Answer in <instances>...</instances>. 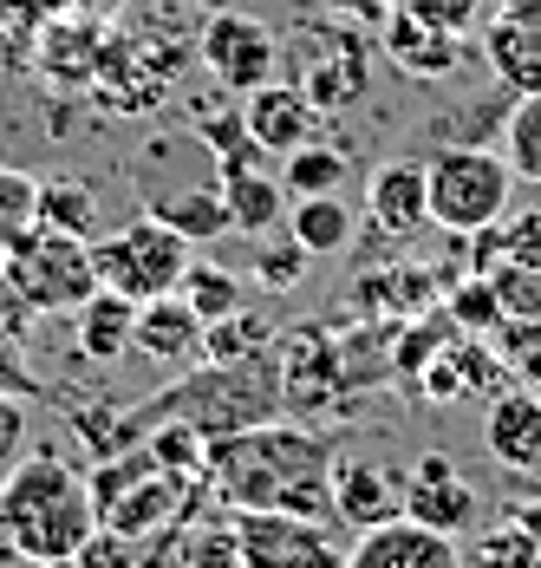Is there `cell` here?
I'll use <instances>...</instances> for the list:
<instances>
[{
	"label": "cell",
	"instance_id": "cell-1",
	"mask_svg": "<svg viewBox=\"0 0 541 568\" xmlns=\"http://www.w3.org/2000/svg\"><path fill=\"white\" fill-rule=\"evenodd\" d=\"M333 445L320 432L268 418L248 432H222L203 452V484L222 510H274V516H320L333 523Z\"/></svg>",
	"mask_w": 541,
	"mask_h": 568
},
{
	"label": "cell",
	"instance_id": "cell-2",
	"mask_svg": "<svg viewBox=\"0 0 541 568\" xmlns=\"http://www.w3.org/2000/svg\"><path fill=\"white\" fill-rule=\"evenodd\" d=\"M0 523L27 568H65L99 536V490L79 464L53 452H27L0 477Z\"/></svg>",
	"mask_w": 541,
	"mask_h": 568
},
{
	"label": "cell",
	"instance_id": "cell-3",
	"mask_svg": "<svg viewBox=\"0 0 541 568\" xmlns=\"http://www.w3.org/2000/svg\"><path fill=\"white\" fill-rule=\"evenodd\" d=\"M425 196H431V229L443 235H483L509 216L516 203V171L483 144H450L425 164Z\"/></svg>",
	"mask_w": 541,
	"mask_h": 568
},
{
	"label": "cell",
	"instance_id": "cell-4",
	"mask_svg": "<svg viewBox=\"0 0 541 568\" xmlns=\"http://www.w3.org/2000/svg\"><path fill=\"white\" fill-rule=\"evenodd\" d=\"M0 268L27 294L33 314H79L99 294V268H92V235H59V229H27L0 248Z\"/></svg>",
	"mask_w": 541,
	"mask_h": 568
},
{
	"label": "cell",
	"instance_id": "cell-5",
	"mask_svg": "<svg viewBox=\"0 0 541 568\" xmlns=\"http://www.w3.org/2000/svg\"><path fill=\"white\" fill-rule=\"evenodd\" d=\"M190 235H176L157 216H137V223L111 229V235H92V268H99V287L124 294V301H157V294H176L183 287V268H190Z\"/></svg>",
	"mask_w": 541,
	"mask_h": 568
},
{
	"label": "cell",
	"instance_id": "cell-6",
	"mask_svg": "<svg viewBox=\"0 0 541 568\" xmlns=\"http://www.w3.org/2000/svg\"><path fill=\"white\" fill-rule=\"evenodd\" d=\"M242 568H346L320 516H274V510H228Z\"/></svg>",
	"mask_w": 541,
	"mask_h": 568
},
{
	"label": "cell",
	"instance_id": "cell-7",
	"mask_svg": "<svg viewBox=\"0 0 541 568\" xmlns=\"http://www.w3.org/2000/svg\"><path fill=\"white\" fill-rule=\"evenodd\" d=\"M203 65H210V79L228 85V92H255V85H268L274 65H280V47H274V27L268 20H255V13H242V7H222L210 13V27H203Z\"/></svg>",
	"mask_w": 541,
	"mask_h": 568
},
{
	"label": "cell",
	"instance_id": "cell-8",
	"mask_svg": "<svg viewBox=\"0 0 541 568\" xmlns=\"http://www.w3.org/2000/svg\"><path fill=\"white\" fill-rule=\"evenodd\" d=\"M274 359H280V405L287 412H320V405H333V393H346V353L320 327L274 334Z\"/></svg>",
	"mask_w": 541,
	"mask_h": 568
},
{
	"label": "cell",
	"instance_id": "cell-9",
	"mask_svg": "<svg viewBox=\"0 0 541 568\" xmlns=\"http://www.w3.org/2000/svg\"><path fill=\"white\" fill-rule=\"evenodd\" d=\"M346 568H463L457 536H443L418 516H391L359 529V542L346 549Z\"/></svg>",
	"mask_w": 541,
	"mask_h": 568
},
{
	"label": "cell",
	"instance_id": "cell-10",
	"mask_svg": "<svg viewBox=\"0 0 541 568\" xmlns=\"http://www.w3.org/2000/svg\"><path fill=\"white\" fill-rule=\"evenodd\" d=\"M418 393L431 405H470V398H496L502 393V366H496V346L483 334H457L443 341L418 366Z\"/></svg>",
	"mask_w": 541,
	"mask_h": 568
},
{
	"label": "cell",
	"instance_id": "cell-11",
	"mask_svg": "<svg viewBox=\"0 0 541 568\" xmlns=\"http://www.w3.org/2000/svg\"><path fill=\"white\" fill-rule=\"evenodd\" d=\"M242 124H248V138L268 151V158H287V151H300V144H314L326 131V112L307 99V85H255L248 92V105H242Z\"/></svg>",
	"mask_w": 541,
	"mask_h": 568
},
{
	"label": "cell",
	"instance_id": "cell-12",
	"mask_svg": "<svg viewBox=\"0 0 541 568\" xmlns=\"http://www.w3.org/2000/svg\"><path fill=\"white\" fill-rule=\"evenodd\" d=\"M483 59L516 99L541 92V0L496 7V20H483Z\"/></svg>",
	"mask_w": 541,
	"mask_h": 568
},
{
	"label": "cell",
	"instance_id": "cell-13",
	"mask_svg": "<svg viewBox=\"0 0 541 568\" xmlns=\"http://www.w3.org/2000/svg\"><path fill=\"white\" fill-rule=\"evenodd\" d=\"M333 516L346 529H372L405 516V477L372 457H333Z\"/></svg>",
	"mask_w": 541,
	"mask_h": 568
},
{
	"label": "cell",
	"instance_id": "cell-14",
	"mask_svg": "<svg viewBox=\"0 0 541 568\" xmlns=\"http://www.w3.org/2000/svg\"><path fill=\"white\" fill-rule=\"evenodd\" d=\"M483 445L502 470H522L535 477L541 470V393L535 386H502L489 398V418H483Z\"/></svg>",
	"mask_w": 541,
	"mask_h": 568
},
{
	"label": "cell",
	"instance_id": "cell-15",
	"mask_svg": "<svg viewBox=\"0 0 541 568\" xmlns=\"http://www.w3.org/2000/svg\"><path fill=\"white\" fill-rule=\"evenodd\" d=\"M405 516L431 523V529H443V536H463V529L477 523V490L457 477L450 457L425 452L418 457V470L405 477Z\"/></svg>",
	"mask_w": 541,
	"mask_h": 568
},
{
	"label": "cell",
	"instance_id": "cell-16",
	"mask_svg": "<svg viewBox=\"0 0 541 568\" xmlns=\"http://www.w3.org/2000/svg\"><path fill=\"white\" fill-rule=\"evenodd\" d=\"M131 353H144L157 366H196L203 359V314L183 294L144 301L137 307V327H131Z\"/></svg>",
	"mask_w": 541,
	"mask_h": 568
},
{
	"label": "cell",
	"instance_id": "cell-17",
	"mask_svg": "<svg viewBox=\"0 0 541 568\" xmlns=\"http://www.w3.org/2000/svg\"><path fill=\"white\" fill-rule=\"evenodd\" d=\"M366 216L379 235L411 242L418 229H431V196H425V164H379L366 183Z\"/></svg>",
	"mask_w": 541,
	"mask_h": 568
},
{
	"label": "cell",
	"instance_id": "cell-18",
	"mask_svg": "<svg viewBox=\"0 0 541 568\" xmlns=\"http://www.w3.org/2000/svg\"><path fill=\"white\" fill-rule=\"evenodd\" d=\"M287 235H294L314 262H320V255H346L353 235H359V216H353L346 196H294V210H287Z\"/></svg>",
	"mask_w": 541,
	"mask_h": 568
},
{
	"label": "cell",
	"instance_id": "cell-19",
	"mask_svg": "<svg viewBox=\"0 0 541 568\" xmlns=\"http://www.w3.org/2000/svg\"><path fill=\"white\" fill-rule=\"evenodd\" d=\"M222 183V203H228V223L235 235H268L280 216H287V183L268 171H228L216 176Z\"/></svg>",
	"mask_w": 541,
	"mask_h": 568
},
{
	"label": "cell",
	"instance_id": "cell-20",
	"mask_svg": "<svg viewBox=\"0 0 541 568\" xmlns=\"http://www.w3.org/2000/svg\"><path fill=\"white\" fill-rule=\"evenodd\" d=\"M131 327H137V301H124V294L99 287V294L79 307V353L99 359V366H111V359L131 353Z\"/></svg>",
	"mask_w": 541,
	"mask_h": 568
},
{
	"label": "cell",
	"instance_id": "cell-21",
	"mask_svg": "<svg viewBox=\"0 0 541 568\" xmlns=\"http://www.w3.org/2000/svg\"><path fill=\"white\" fill-rule=\"evenodd\" d=\"M307 99L320 112H339V105H359L366 99V47L353 33H339V47L307 65Z\"/></svg>",
	"mask_w": 541,
	"mask_h": 568
},
{
	"label": "cell",
	"instance_id": "cell-22",
	"mask_svg": "<svg viewBox=\"0 0 541 568\" xmlns=\"http://www.w3.org/2000/svg\"><path fill=\"white\" fill-rule=\"evenodd\" d=\"M151 216H157V223H170L176 235H190V242H216V235H235V223H228V203H222V183L163 190L157 203H151Z\"/></svg>",
	"mask_w": 541,
	"mask_h": 568
},
{
	"label": "cell",
	"instance_id": "cell-23",
	"mask_svg": "<svg viewBox=\"0 0 541 568\" xmlns=\"http://www.w3.org/2000/svg\"><path fill=\"white\" fill-rule=\"evenodd\" d=\"M176 294L203 314V327H216V321H228V314H242V307H248V287H242V275H228V268H216V262H190Z\"/></svg>",
	"mask_w": 541,
	"mask_h": 568
},
{
	"label": "cell",
	"instance_id": "cell-24",
	"mask_svg": "<svg viewBox=\"0 0 541 568\" xmlns=\"http://www.w3.org/2000/svg\"><path fill=\"white\" fill-rule=\"evenodd\" d=\"M280 183H287V196H339V183H346V151L314 138V144H300V151L280 158Z\"/></svg>",
	"mask_w": 541,
	"mask_h": 568
},
{
	"label": "cell",
	"instance_id": "cell-25",
	"mask_svg": "<svg viewBox=\"0 0 541 568\" xmlns=\"http://www.w3.org/2000/svg\"><path fill=\"white\" fill-rule=\"evenodd\" d=\"M502 158H509V171L522 183L541 190V92H522L509 105V118H502Z\"/></svg>",
	"mask_w": 541,
	"mask_h": 568
},
{
	"label": "cell",
	"instance_id": "cell-26",
	"mask_svg": "<svg viewBox=\"0 0 541 568\" xmlns=\"http://www.w3.org/2000/svg\"><path fill=\"white\" fill-rule=\"evenodd\" d=\"M99 223V203L79 176H47L40 183V229H59V235H92Z\"/></svg>",
	"mask_w": 541,
	"mask_h": 568
},
{
	"label": "cell",
	"instance_id": "cell-27",
	"mask_svg": "<svg viewBox=\"0 0 541 568\" xmlns=\"http://www.w3.org/2000/svg\"><path fill=\"white\" fill-rule=\"evenodd\" d=\"M443 314H450V327L457 334H496L509 314H502V294L489 275H463V282H450V301H443Z\"/></svg>",
	"mask_w": 541,
	"mask_h": 568
},
{
	"label": "cell",
	"instance_id": "cell-28",
	"mask_svg": "<svg viewBox=\"0 0 541 568\" xmlns=\"http://www.w3.org/2000/svg\"><path fill=\"white\" fill-rule=\"evenodd\" d=\"M274 346V327L262 314H228L216 327H203V359H248V353H268Z\"/></svg>",
	"mask_w": 541,
	"mask_h": 568
},
{
	"label": "cell",
	"instance_id": "cell-29",
	"mask_svg": "<svg viewBox=\"0 0 541 568\" xmlns=\"http://www.w3.org/2000/svg\"><path fill=\"white\" fill-rule=\"evenodd\" d=\"M470 556H477V568H529V562L541 556V536H529L516 516H502L483 542L470 549Z\"/></svg>",
	"mask_w": 541,
	"mask_h": 568
},
{
	"label": "cell",
	"instance_id": "cell-30",
	"mask_svg": "<svg viewBox=\"0 0 541 568\" xmlns=\"http://www.w3.org/2000/svg\"><path fill=\"white\" fill-rule=\"evenodd\" d=\"M40 223V176L0 171V248Z\"/></svg>",
	"mask_w": 541,
	"mask_h": 568
},
{
	"label": "cell",
	"instance_id": "cell-31",
	"mask_svg": "<svg viewBox=\"0 0 541 568\" xmlns=\"http://www.w3.org/2000/svg\"><path fill=\"white\" fill-rule=\"evenodd\" d=\"M411 20H425L431 33H450V40H463V33H477L489 13V0H398Z\"/></svg>",
	"mask_w": 541,
	"mask_h": 568
},
{
	"label": "cell",
	"instance_id": "cell-32",
	"mask_svg": "<svg viewBox=\"0 0 541 568\" xmlns=\"http://www.w3.org/2000/svg\"><path fill=\"white\" fill-rule=\"evenodd\" d=\"M307 262H314V255H307V248L287 235V242H274V248H262V255H255V275H262L268 287H300Z\"/></svg>",
	"mask_w": 541,
	"mask_h": 568
},
{
	"label": "cell",
	"instance_id": "cell-33",
	"mask_svg": "<svg viewBox=\"0 0 541 568\" xmlns=\"http://www.w3.org/2000/svg\"><path fill=\"white\" fill-rule=\"evenodd\" d=\"M65 568H137V542L99 523V536H92V542H85V549H79Z\"/></svg>",
	"mask_w": 541,
	"mask_h": 568
},
{
	"label": "cell",
	"instance_id": "cell-34",
	"mask_svg": "<svg viewBox=\"0 0 541 568\" xmlns=\"http://www.w3.org/2000/svg\"><path fill=\"white\" fill-rule=\"evenodd\" d=\"M190 568H242V549H235V529H196L190 549H183Z\"/></svg>",
	"mask_w": 541,
	"mask_h": 568
},
{
	"label": "cell",
	"instance_id": "cell-35",
	"mask_svg": "<svg viewBox=\"0 0 541 568\" xmlns=\"http://www.w3.org/2000/svg\"><path fill=\"white\" fill-rule=\"evenodd\" d=\"M27 457V398L0 393V470Z\"/></svg>",
	"mask_w": 541,
	"mask_h": 568
},
{
	"label": "cell",
	"instance_id": "cell-36",
	"mask_svg": "<svg viewBox=\"0 0 541 568\" xmlns=\"http://www.w3.org/2000/svg\"><path fill=\"white\" fill-rule=\"evenodd\" d=\"M27 327H33V307H27V294L13 287V275L0 268V334H7V341H27Z\"/></svg>",
	"mask_w": 541,
	"mask_h": 568
},
{
	"label": "cell",
	"instance_id": "cell-37",
	"mask_svg": "<svg viewBox=\"0 0 541 568\" xmlns=\"http://www.w3.org/2000/svg\"><path fill=\"white\" fill-rule=\"evenodd\" d=\"M0 393H13V398L40 393V379H33L27 359H20V341H7V334H0Z\"/></svg>",
	"mask_w": 541,
	"mask_h": 568
},
{
	"label": "cell",
	"instance_id": "cell-38",
	"mask_svg": "<svg viewBox=\"0 0 541 568\" xmlns=\"http://www.w3.org/2000/svg\"><path fill=\"white\" fill-rule=\"evenodd\" d=\"M509 516H516V523H522L529 536H541V504H516V510H509Z\"/></svg>",
	"mask_w": 541,
	"mask_h": 568
},
{
	"label": "cell",
	"instance_id": "cell-39",
	"mask_svg": "<svg viewBox=\"0 0 541 568\" xmlns=\"http://www.w3.org/2000/svg\"><path fill=\"white\" fill-rule=\"evenodd\" d=\"M157 7H163V13H176V7H190V0H157Z\"/></svg>",
	"mask_w": 541,
	"mask_h": 568
},
{
	"label": "cell",
	"instance_id": "cell-40",
	"mask_svg": "<svg viewBox=\"0 0 541 568\" xmlns=\"http://www.w3.org/2000/svg\"><path fill=\"white\" fill-rule=\"evenodd\" d=\"M203 7H210V13H222V7H235V0H203Z\"/></svg>",
	"mask_w": 541,
	"mask_h": 568
},
{
	"label": "cell",
	"instance_id": "cell-41",
	"mask_svg": "<svg viewBox=\"0 0 541 568\" xmlns=\"http://www.w3.org/2000/svg\"><path fill=\"white\" fill-rule=\"evenodd\" d=\"M496 7H522V0H496Z\"/></svg>",
	"mask_w": 541,
	"mask_h": 568
},
{
	"label": "cell",
	"instance_id": "cell-42",
	"mask_svg": "<svg viewBox=\"0 0 541 568\" xmlns=\"http://www.w3.org/2000/svg\"><path fill=\"white\" fill-rule=\"evenodd\" d=\"M529 568H541V556H535V562H529Z\"/></svg>",
	"mask_w": 541,
	"mask_h": 568
}]
</instances>
